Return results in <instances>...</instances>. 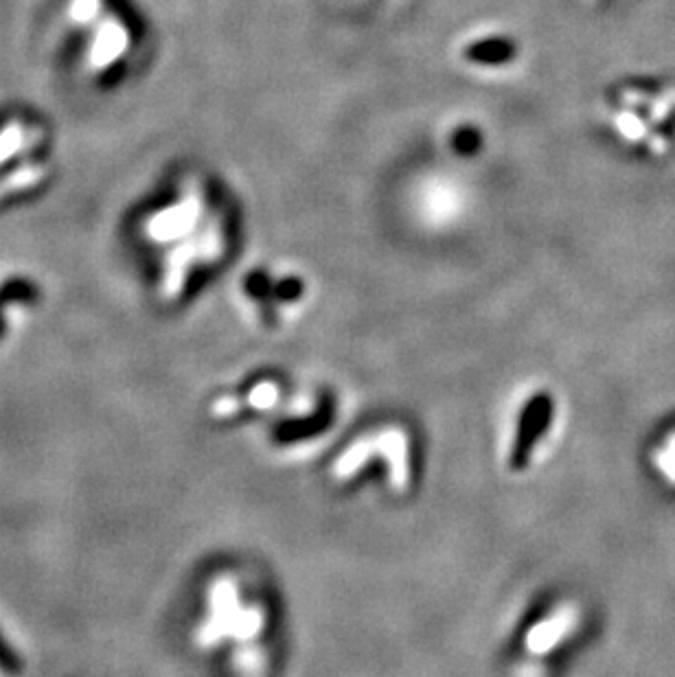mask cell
<instances>
[{"instance_id":"6","label":"cell","mask_w":675,"mask_h":677,"mask_svg":"<svg viewBox=\"0 0 675 677\" xmlns=\"http://www.w3.org/2000/svg\"><path fill=\"white\" fill-rule=\"evenodd\" d=\"M439 154L456 165H478L491 154L494 145V134L489 130V123L476 112H452L443 117L437 125V136H434Z\"/></svg>"},{"instance_id":"5","label":"cell","mask_w":675,"mask_h":677,"mask_svg":"<svg viewBox=\"0 0 675 677\" xmlns=\"http://www.w3.org/2000/svg\"><path fill=\"white\" fill-rule=\"evenodd\" d=\"M42 281L27 270L0 272V349H7L44 307Z\"/></svg>"},{"instance_id":"9","label":"cell","mask_w":675,"mask_h":677,"mask_svg":"<svg viewBox=\"0 0 675 677\" xmlns=\"http://www.w3.org/2000/svg\"><path fill=\"white\" fill-rule=\"evenodd\" d=\"M586 3H590V5H599V3H603V0H586Z\"/></svg>"},{"instance_id":"2","label":"cell","mask_w":675,"mask_h":677,"mask_svg":"<svg viewBox=\"0 0 675 677\" xmlns=\"http://www.w3.org/2000/svg\"><path fill=\"white\" fill-rule=\"evenodd\" d=\"M55 141L44 117L9 110L0 117V209L36 198L55 174Z\"/></svg>"},{"instance_id":"8","label":"cell","mask_w":675,"mask_h":677,"mask_svg":"<svg viewBox=\"0 0 675 677\" xmlns=\"http://www.w3.org/2000/svg\"><path fill=\"white\" fill-rule=\"evenodd\" d=\"M29 656L20 638L0 618V677H22L27 673Z\"/></svg>"},{"instance_id":"1","label":"cell","mask_w":675,"mask_h":677,"mask_svg":"<svg viewBox=\"0 0 675 677\" xmlns=\"http://www.w3.org/2000/svg\"><path fill=\"white\" fill-rule=\"evenodd\" d=\"M66 22L82 40L79 64L90 82L117 86L143 51V27L123 0H68Z\"/></svg>"},{"instance_id":"3","label":"cell","mask_w":675,"mask_h":677,"mask_svg":"<svg viewBox=\"0 0 675 677\" xmlns=\"http://www.w3.org/2000/svg\"><path fill=\"white\" fill-rule=\"evenodd\" d=\"M263 629V614L244 599V590L231 575L209 581L202 596V610L193 627V642L202 649L224 647V642L255 640Z\"/></svg>"},{"instance_id":"4","label":"cell","mask_w":675,"mask_h":677,"mask_svg":"<svg viewBox=\"0 0 675 677\" xmlns=\"http://www.w3.org/2000/svg\"><path fill=\"white\" fill-rule=\"evenodd\" d=\"M526 49L516 31L500 22H478L454 42L452 60L463 75L483 84L507 82L524 66Z\"/></svg>"},{"instance_id":"7","label":"cell","mask_w":675,"mask_h":677,"mask_svg":"<svg viewBox=\"0 0 675 677\" xmlns=\"http://www.w3.org/2000/svg\"><path fill=\"white\" fill-rule=\"evenodd\" d=\"M305 290L307 285L301 274L279 266V263L266 268H250L244 274L242 285H239L246 305L255 309H263L268 301L283 307L292 305L294 301H299Z\"/></svg>"}]
</instances>
